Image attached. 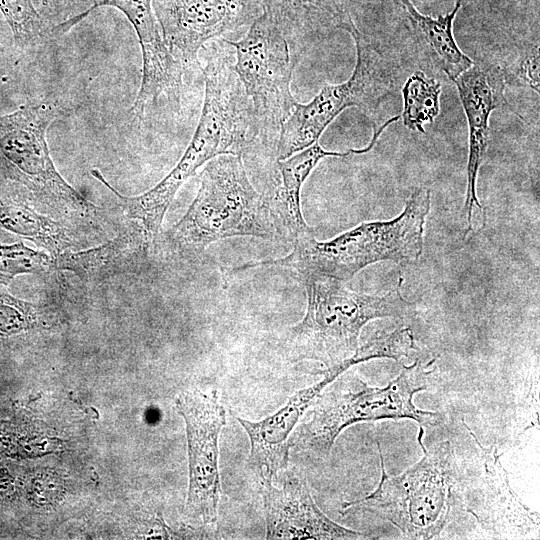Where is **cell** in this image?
<instances>
[{"label": "cell", "mask_w": 540, "mask_h": 540, "mask_svg": "<svg viewBox=\"0 0 540 540\" xmlns=\"http://www.w3.org/2000/svg\"><path fill=\"white\" fill-rule=\"evenodd\" d=\"M201 70L205 93L198 125L184 154L161 181L144 193L126 196L100 170H91L92 176L114 196L124 220L141 230L154 253L164 216L180 187L213 158L243 155L261 136L252 102L225 48L212 49Z\"/></svg>", "instance_id": "cell-1"}, {"label": "cell", "mask_w": 540, "mask_h": 540, "mask_svg": "<svg viewBox=\"0 0 540 540\" xmlns=\"http://www.w3.org/2000/svg\"><path fill=\"white\" fill-rule=\"evenodd\" d=\"M197 194L182 218L160 234L157 249L172 259L198 260L207 247L234 236L284 240L264 195L252 185L242 155L223 154L206 163Z\"/></svg>", "instance_id": "cell-2"}, {"label": "cell", "mask_w": 540, "mask_h": 540, "mask_svg": "<svg viewBox=\"0 0 540 540\" xmlns=\"http://www.w3.org/2000/svg\"><path fill=\"white\" fill-rule=\"evenodd\" d=\"M430 196L429 189L417 188L394 219L363 222L328 241L309 236L294 242L293 250L285 257L250 262L237 269L283 266L296 270L301 277L320 275L344 282L380 261L416 262L423 252Z\"/></svg>", "instance_id": "cell-3"}, {"label": "cell", "mask_w": 540, "mask_h": 540, "mask_svg": "<svg viewBox=\"0 0 540 540\" xmlns=\"http://www.w3.org/2000/svg\"><path fill=\"white\" fill-rule=\"evenodd\" d=\"M435 360L403 366L385 387H372L355 373L343 372L316 397L310 416L296 429L293 445L320 458L329 456L348 426L381 419H412L435 425L440 414L418 409L414 395L428 388Z\"/></svg>", "instance_id": "cell-4"}, {"label": "cell", "mask_w": 540, "mask_h": 540, "mask_svg": "<svg viewBox=\"0 0 540 540\" xmlns=\"http://www.w3.org/2000/svg\"><path fill=\"white\" fill-rule=\"evenodd\" d=\"M60 116L61 109L46 102L0 116V177L22 187L43 213L105 233L103 208L71 186L51 158L47 130Z\"/></svg>", "instance_id": "cell-5"}, {"label": "cell", "mask_w": 540, "mask_h": 540, "mask_svg": "<svg viewBox=\"0 0 540 540\" xmlns=\"http://www.w3.org/2000/svg\"><path fill=\"white\" fill-rule=\"evenodd\" d=\"M307 292L303 319L289 329L284 339L292 361L311 360L335 366L358 348L362 328L377 318L406 316L411 303L402 295V279L384 295L347 289L342 281L320 276L302 277Z\"/></svg>", "instance_id": "cell-6"}, {"label": "cell", "mask_w": 540, "mask_h": 540, "mask_svg": "<svg viewBox=\"0 0 540 540\" xmlns=\"http://www.w3.org/2000/svg\"><path fill=\"white\" fill-rule=\"evenodd\" d=\"M423 435V427H419L418 442L423 457L396 476L387 473L378 443L381 478L377 488L364 498L344 502L342 511L355 508L373 513L410 539L438 537L461 498L457 458L449 441L426 450Z\"/></svg>", "instance_id": "cell-7"}, {"label": "cell", "mask_w": 540, "mask_h": 540, "mask_svg": "<svg viewBox=\"0 0 540 540\" xmlns=\"http://www.w3.org/2000/svg\"><path fill=\"white\" fill-rule=\"evenodd\" d=\"M226 41L234 47L233 69L252 102L260 138L277 139L296 104L290 89L296 61L286 39L262 13L243 38Z\"/></svg>", "instance_id": "cell-8"}, {"label": "cell", "mask_w": 540, "mask_h": 540, "mask_svg": "<svg viewBox=\"0 0 540 540\" xmlns=\"http://www.w3.org/2000/svg\"><path fill=\"white\" fill-rule=\"evenodd\" d=\"M345 30L351 34L356 46V64L350 78L340 84L324 86L309 103L296 102L278 134V160L317 142L328 125L346 108L369 111L382 96L386 79L379 53L353 21Z\"/></svg>", "instance_id": "cell-9"}, {"label": "cell", "mask_w": 540, "mask_h": 540, "mask_svg": "<svg viewBox=\"0 0 540 540\" xmlns=\"http://www.w3.org/2000/svg\"><path fill=\"white\" fill-rule=\"evenodd\" d=\"M475 447L457 461L461 499L483 529L505 538L539 532V514L527 507L509 484L495 445L483 446L463 421Z\"/></svg>", "instance_id": "cell-10"}, {"label": "cell", "mask_w": 540, "mask_h": 540, "mask_svg": "<svg viewBox=\"0 0 540 540\" xmlns=\"http://www.w3.org/2000/svg\"><path fill=\"white\" fill-rule=\"evenodd\" d=\"M176 406L185 420L187 433L189 487L185 512L195 523L214 525L221 496L218 442L226 412L216 391L183 393Z\"/></svg>", "instance_id": "cell-11"}, {"label": "cell", "mask_w": 540, "mask_h": 540, "mask_svg": "<svg viewBox=\"0 0 540 540\" xmlns=\"http://www.w3.org/2000/svg\"><path fill=\"white\" fill-rule=\"evenodd\" d=\"M162 36L187 69L201 65L204 45L218 37L247 32L263 8L260 0H152Z\"/></svg>", "instance_id": "cell-12"}, {"label": "cell", "mask_w": 540, "mask_h": 540, "mask_svg": "<svg viewBox=\"0 0 540 540\" xmlns=\"http://www.w3.org/2000/svg\"><path fill=\"white\" fill-rule=\"evenodd\" d=\"M113 7L121 11L137 35L142 53V79L132 111L139 119L163 104L179 108L185 68L170 52L157 22L152 0H97L88 8Z\"/></svg>", "instance_id": "cell-13"}, {"label": "cell", "mask_w": 540, "mask_h": 540, "mask_svg": "<svg viewBox=\"0 0 540 540\" xmlns=\"http://www.w3.org/2000/svg\"><path fill=\"white\" fill-rule=\"evenodd\" d=\"M266 539H365L327 517L315 503L306 480L295 472L285 475L281 488L261 480Z\"/></svg>", "instance_id": "cell-14"}, {"label": "cell", "mask_w": 540, "mask_h": 540, "mask_svg": "<svg viewBox=\"0 0 540 540\" xmlns=\"http://www.w3.org/2000/svg\"><path fill=\"white\" fill-rule=\"evenodd\" d=\"M452 81L458 89L469 127L467 190L464 203L466 236L474 231V213H478L483 226L486 224L487 216L477 198L476 183L486 152L490 115L493 110L506 104L505 80L500 68L473 64Z\"/></svg>", "instance_id": "cell-15"}, {"label": "cell", "mask_w": 540, "mask_h": 540, "mask_svg": "<svg viewBox=\"0 0 540 540\" xmlns=\"http://www.w3.org/2000/svg\"><path fill=\"white\" fill-rule=\"evenodd\" d=\"M353 365L355 362L350 357L327 368L320 381L296 392L278 411L262 420L236 417L249 437V464L260 481H273L280 471L286 469L293 446L291 435L302 415L326 386Z\"/></svg>", "instance_id": "cell-16"}, {"label": "cell", "mask_w": 540, "mask_h": 540, "mask_svg": "<svg viewBox=\"0 0 540 540\" xmlns=\"http://www.w3.org/2000/svg\"><path fill=\"white\" fill-rule=\"evenodd\" d=\"M0 229L30 240L53 258L83 249L105 235L43 213L19 185L0 177Z\"/></svg>", "instance_id": "cell-17"}, {"label": "cell", "mask_w": 540, "mask_h": 540, "mask_svg": "<svg viewBox=\"0 0 540 540\" xmlns=\"http://www.w3.org/2000/svg\"><path fill=\"white\" fill-rule=\"evenodd\" d=\"M154 254L141 230L125 223L115 238L96 247L67 251L54 258L56 271H66L84 283H100L136 269Z\"/></svg>", "instance_id": "cell-18"}, {"label": "cell", "mask_w": 540, "mask_h": 540, "mask_svg": "<svg viewBox=\"0 0 540 540\" xmlns=\"http://www.w3.org/2000/svg\"><path fill=\"white\" fill-rule=\"evenodd\" d=\"M260 1L263 14L282 33L296 62L312 41L353 21L345 0Z\"/></svg>", "instance_id": "cell-19"}, {"label": "cell", "mask_w": 540, "mask_h": 540, "mask_svg": "<svg viewBox=\"0 0 540 540\" xmlns=\"http://www.w3.org/2000/svg\"><path fill=\"white\" fill-rule=\"evenodd\" d=\"M351 153L352 150L343 153L327 151L317 141L288 158L278 160L279 183L273 195L265 198L284 241L293 244L300 239L313 236V230L304 220L300 205L302 186L312 170L325 157H343Z\"/></svg>", "instance_id": "cell-20"}, {"label": "cell", "mask_w": 540, "mask_h": 540, "mask_svg": "<svg viewBox=\"0 0 540 540\" xmlns=\"http://www.w3.org/2000/svg\"><path fill=\"white\" fill-rule=\"evenodd\" d=\"M400 1L416 36L425 43L432 58L451 80L474 64L458 47L453 35V22L461 7V0H455L451 12L437 18L420 13L411 0Z\"/></svg>", "instance_id": "cell-21"}, {"label": "cell", "mask_w": 540, "mask_h": 540, "mask_svg": "<svg viewBox=\"0 0 540 540\" xmlns=\"http://www.w3.org/2000/svg\"><path fill=\"white\" fill-rule=\"evenodd\" d=\"M59 310L51 301L30 302L15 297L0 284V336L46 331L59 324Z\"/></svg>", "instance_id": "cell-22"}, {"label": "cell", "mask_w": 540, "mask_h": 540, "mask_svg": "<svg viewBox=\"0 0 540 540\" xmlns=\"http://www.w3.org/2000/svg\"><path fill=\"white\" fill-rule=\"evenodd\" d=\"M0 12L21 52L35 49L54 37L53 26L36 10L33 0H0Z\"/></svg>", "instance_id": "cell-23"}, {"label": "cell", "mask_w": 540, "mask_h": 540, "mask_svg": "<svg viewBox=\"0 0 540 540\" xmlns=\"http://www.w3.org/2000/svg\"><path fill=\"white\" fill-rule=\"evenodd\" d=\"M441 85L423 72H414L402 89L403 122L411 130L424 133V125L433 122L440 110Z\"/></svg>", "instance_id": "cell-24"}, {"label": "cell", "mask_w": 540, "mask_h": 540, "mask_svg": "<svg viewBox=\"0 0 540 540\" xmlns=\"http://www.w3.org/2000/svg\"><path fill=\"white\" fill-rule=\"evenodd\" d=\"M56 272L54 258L44 250L28 247L23 241L0 244V284L8 286L24 274L51 275Z\"/></svg>", "instance_id": "cell-25"}, {"label": "cell", "mask_w": 540, "mask_h": 540, "mask_svg": "<svg viewBox=\"0 0 540 540\" xmlns=\"http://www.w3.org/2000/svg\"><path fill=\"white\" fill-rule=\"evenodd\" d=\"M81 2L82 0H43L41 15L54 27L74 17Z\"/></svg>", "instance_id": "cell-26"}, {"label": "cell", "mask_w": 540, "mask_h": 540, "mask_svg": "<svg viewBox=\"0 0 540 540\" xmlns=\"http://www.w3.org/2000/svg\"><path fill=\"white\" fill-rule=\"evenodd\" d=\"M94 1H96V0H92V3H93Z\"/></svg>", "instance_id": "cell-27"}]
</instances>
